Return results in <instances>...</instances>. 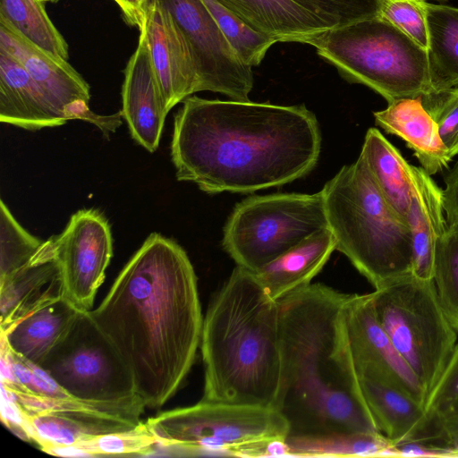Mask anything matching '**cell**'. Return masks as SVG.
<instances>
[{
	"label": "cell",
	"instance_id": "4",
	"mask_svg": "<svg viewBox=\"0 0 458 458\" xmlns=\"http://www.w3.org/2000/svg\"><path fill=\"white\" fill-rule=\"evenodd\" d=\"M201 400L272 408L280 377V315L255 274L236 266L203 319Z\"/></svg>",
	"mask_w": 458,
	"mask_h": 458
},
{
	"label": "cell",
	"instance_id": "28",
	"mask_svg": "<svg viewBox=\"0 0 458 458\" xmlns=\"http://www.w3.org/2000/svg\"><path fill=\"white\" fill-rule=\"evenodd\" d=\"M0 22L52 56L67 61L68 45L41 0H0Z\"/></svg>",
	"mask_w": 458,
	"mask_h": 458
},
{
	"label": "cell",
	"instance_id": "13",
	"mask_svg": "<svg viewBox=\"0 0 458 458\" xmlns=\"http://www.w3.org/2000/svg\"><path fill=\"white\" fill-rule=\"evenodd\" d=\"M50 239L63 296L79 310H91L113 255L107 219L96 209L79 210L71 216L63 233Z\"/></svg>",
	"mask_w": 458,
	"mask_h": 458
},
{
	"label": "cell",
	"instance_id": "35",
	"mask_svg": "<svg viewBox=\"0 0 458 458\" xmlns=\"http://www.w3.org/2000/svg\"><path fill=\"white\" fill-rule=\"evenodd\" d=\"M437 125L444 145L452 157L458 155V87L432 89L420 96Z\"/></svg>",
	"mask_w": 458,
	"mask_h": 458
},
{
	"label": "cell",
	"instance_id": "1",
	"mask_svg": "<svg viewBox=\"0 0 458 458\" xmlns=\"http://www.w3.org/2000/svg\"><path fill=\"white\" fill-rule=\"evenodd\" d=\"M89 313L130 369L146 407L163 406L194 362L204 319L184 250L151 233Z\"/></svg>",
	"mask_w": 458,
	"mask_h": 458
},
{
	"label": "cell",
	"instance_id": "15",
	"mask_svg": "<svg viewBox=\"0 0 458 458\" xmlns=\"http://www.w3.org/2000/svg\"><path fill=\"white\" fill-rule=\"evenodd\" d=\"M344 311L357 376L386 383L425 405L424 387L380 325L371 293L347 294Z\"/></svg>",
	"mask_w": 458,
	"mask_h": 458
},
{
	"label": "cell",
	"instance_id": "17",
	"mask_svg": "<svg viewBox=\"0 0 458 458\" xmlns=\"http://www.w3.org/2000/svg\"><path fill=\"white\" fill-rule=\"evenodd\" d=\"M138 46L124 69L122 114L132 139L149 152L159 146L167 110L152 65L148 38L140 30Z\"/></svg>",
	"mask_w": 458,
	"mask_h": 458
},
{
	"label": "cell",
	"instance_id": "2",
	"mask_svg": "<svg viewBox=\"0 0 458 458\" xmlns=\"http://www.w3.org/2000/svg\"><path fill=\"white\" fill-rule=\"evenodd\" d=\"M174 116L171 157L179 181L208 194L281 186L317 165L321 134L305 106L190 96Z\"/></svg>",
	"mask_w": 458,
	"mask_h": 458
},
{
	"label": "cell",
	"instance_id": "8",
	"mask_svg": "<svg viewBox=\"0 0 458 458\" xmlns=\"http://www.w3.org/2000/svg\"><path fill=\"white\" fill-rule=\"evenodd\" d=\"M371 294L380 325L428 396L458 344L434 280L409 274Z\"/></svg>",
	"mask_w": 458,
	"mask_h": 458
},
{
	"label": "cell",
	"instance_id": "25",
	"mask_svg": "<svg viewBox=\"0 0 458 458\" xmlns=\"http://www.w3.org/2000/svg\"><path fill=\"white\" fill-rule=\"evenodd\" d=\"M79 311L63 295L58 296L1 333V339L14 353L38 365L64 335Z\"/></svg>",
	"mask_w": 458,
	"mask_h": 458
},
{
	"label": "cell",
	"instance_id": "34",
	"mask_svg": "<svg viewBox=\"0 0 458 458\" xmlns=\"http://www.w3.org/2000/svg\"><path fill=\"white\" fill-rule=\"evenodd\" d=\"M329 29L379 15L380 0H292Z\"/></svg>",
	"mask_w": 458,
	"mask_h": 458
},
{
	"label": "cell",
	"instance_id": "24",
	"mask_svg": "<svg viewBox=\"0 0 458 458\" xmlns=\"http://www.w3.org/2000/svg\"><path fill=\"white\" fill-rule=\"evenodd\" d=\"M251 29L277 42L305 44L329 30L323 21L292 0H216Z\"/></svg>",
	"mask_w": 458,
	"mask_h": 458
},
{
	"label": "cell",
	"instance_id": "3",
	"mask_svg": "<svg viewBox=\"0 0 458 458\" xmlns=\"http://www.w3.org/2000/svg\"><path fill=\"white\" fill-rule=\"evenodd\" d=\"M346 297L310 284L278 300L280 377L272 408L288 424L286 439L381 434L354 368Z\"/></svg>",
	"mask_w": 458,
	"mask_h": 458
},
{
	"label": "cell",
	"instance_id": "37",
	"mask_svg": "<svg viewBox=\"0 0 458 458\" xmlns=\"http://www.w3.org/2000/svg\"><path fill=\"white\" fill-rule=\"evenodd\" d=\"M428 412L437 428L439 445L458 450V399L441 403Z\"/></svg>",
	"mask_w": 458,
	"mask_h": 458
},
{
	"label": "cell",
	"instance_id": "14",
	"mask_svg": "<svg viewBox=\"0 0 458 458\" xmlns=\"http://www.w3.org/2000/svg\"><path fill=\"white\" fill-rule=\"evenodd\" d=\"M0 48L27 71L67 120L89 122L104 133L114 131L121 124L122 111L107 116L90 111V88L67 61L52 56L1 22Z\"/></svg>",
	"mask_w": 458,
	"mask_h": 458
},
{
	"label": "cell",
	"instance_id": "27",
	"mask_svg": "<svg viewBox=\"0 0 458 458\" xmlns=\"http://www.w3.org/2000/svg\"><path fill=\"white\" fill-rule=\"evenodd\" d=\"M433 89L458 87V7L425 3Z\"/></svg>",
	"mask_w": 458,
	"mask_h": 458
},
{
	"label": "cell",
	"instance_id": "11",
	"mask_svg": "<svg viewBox=\"0 0 458 458\" xmlns=\"http://www.w3.org/2000/svg\"><path fill=\"white\" fill-rule=\"evenodd\" d=\"M169 12L192 55L200 91L249 100L254 78L222 33L202 0H155Z\"/></svg>",
	"mask_w": 458,
	"mask_h": 458
},
{
	"label": "cell",
	"instance_id": "32",
	"mask_svg": "<svg viewBox=\"0 0 458 458\" xmlns=\"http://www.w3.org/2000/svg\"><path fill=\"white\" fill-rule=\"evenodd\" d=\"M76 447L86 456H147L157 446L158 439L146 421H140L131 429L98 435L83 440Z\"/></svg>",
	"mask_w": 458,
	"mask_h": 458
},
{
	"label": "cell",
	"instance_id": "7",
	"mask_svg": "<svg viewBox=\"0 0 458 458\" xmlns=\"http://www.w3.org/2000/svg\"><path fill=\"white\" fill-rule=\"evenodd\" d=\"M160 445L186 454L266 456L268 445L285 440L286 420L273 408L201 400L148 418Z\"/></svg>",
	"mask_w": 458,
	"mask_h": 458
},
{
	"label": "cell",
	"instance_id": "33",
	"mask_svg": "<svg viewBox=\"0 0 458 458\" xmlns=\"http://www.w3.org/2000/svg\"><path fill=\"white\" fill-rule=\"evenodd\" d=\"M43 242L27 232L0 202V279L30 262Z\"/></svg>",
	"mask_w": 458,
	"mask_h": 458
},
{
	"label": "cell",
	"instance_id": "18",
	"mask_svg": "<svg viewBox=\"0 0 458 458\" xmlns=\"http://www.w3.org/2000/svg\"><path fill=\"white\" fill-rule=\"evenodd\" d=\"M358 380L377 428L393 445L419 441L440 446L436 423L424 405L386 383L364 376Z\"/></svg>",
	"mask_w": 458,
	"mask_h": 458
},
{
	"label": "cell",
	"instance_id": "26",
	"mask_svg": "<svg viewBox=\"0 0 458 458\" xmlns=\"http://www.w3.org/2000/svg\"><path fill=\"white\" fill-rule=\"evenodd\" d=\"M360 157L386 202L407 221L412 195V165L374 127L366 132Z\"/></svg>",
	"mask_w": 458,
	"mask_h": 458
},
{
	"label": "cell",
	"instance_id": "39",
	"mask_svg": "<svg viewBox=\"0 0 458 458\" xmlns=\"http://www.w3.org/2000/svg\"><path fill=\"white\" fill-rule=\"evenodd\" d=\"M442 189L443 207L447 229L458 231V162L445 175Z\"/></svg>",
	"mask_w": 458,
	"mask_h": 458
},
{
	"label": "cell",
	"instance_id": "43",
	"mask_svg": "<svg viewBox=\"0 0 458 458\" xmlns=\"http://www.w3.org/2000/svg\"><path fill=\"white\" fill-rule=\"evenodd\" d=\"M424 1H427V0H424ZM435 1H438V2H446L448 0H435Z\"/></svg>",
	"mask_w": 458,
	"mask_h": 458
},
{
	"label": "cell",
	"instance_id": "40",
	"mask_svg": "<svg viewBox=\"0 0 458 458\" xmlns=\"http://www.w3.org/2000/svg\"><path fill=\"white\" fill-rule=\"evenodd\" d=\"M395 457H458V450L428 445L419 441H408L393 445Z\"/></svg>",
	"mask_w": 458,
	"mask_h": 458
},
{
	"label": "cell",
	"instance_id": "10",
	"mask_svg": "<svg viewBox=\"0 0 458 458\" xmlns=\"http://www.w3.org/2000/svg\"><path fill=\"white\" fill-rule=\"evenodd\" d=\"M38 366L81 401L107 403L139 396L130 369L89 310L79 311Z\"/></svg>",
	"mask_w": 458,
	"mask_h": 458
},
{
	"label": "cell",
	"instance_id": "21",
	"mask_svg": "<svg viewBox=\"0 0 458 458\" xmlns=\"http://www.w3.org/2000/svg\"><path fill=\"white\" fill-rule=\"evenodd\" d=\"M373 115L377 125L406 142L428 174L443 171L453 159L420 97L395 100Z\"/></svg>",
	"mask_w": 458,
	"mask_h": 458
},
{
	"label": "cell",
	"instance_id": "41",
	"mask_svg": "<svg viewBox=\"0 0 458 458\" xmlns=\"http://www.w3.org/2000/svg\"><path fill=\"white\" fill-rule=\"evenodd\" d=\"M119 6L125 22L141 28L149 0H114Z\"/></svg>",
	"mask_w": 458,
	"mask_h": 458
},
{
	"label": "cell",
	"instance_id": "42",
	"mask_svg": "<svg viewBox=\"0 0 458 458\" xmlns=\"http://www.w3.org/2000/svg\"><path fill=\"white\" fill-rule=\"evenodd\" d=\"M41 1H43L45 3V2H56L58 0H41Z\"/></svg>",
	"mask_w": 458,
	"mask_h": 458
},
{
	"label": "cell",
	"instance_id": "16",
	"mask_svg": "<svg viewBox=\"0 0 458 458\" xmlns=\"http://www.w3.org/2000/svg\"><path fill=\"white\" fill-rule=\"evenodd\" d=\"M152 65L165 108L200 91L196 65L182 32L159 3L149 0L143 24Z\"/></svg>",
	"mask_w": 458,
	"mask_h": 458
},
{
	"label": "cell",
	"instance_id": "9",
	"mask_svg": "<svg viewBox=\"0 0 458 458\" xmlns=\"http://www.w3.org/2000/svg\"><path fill=\"white\" fill-rule=\"evenodd\" d=\"M326 228L321 191L251 196L234 207L224 227L222 244L237 266L256 272Z\"/></svg>",
	"mask_w": 458,
	"mask_h": 458
},
{
	"label": "cell",
	"instance_id": "19",
	"mask_svg": "<svg viewBox=\"0 0 458 458\" xmlns=\"http://www.w3.org/2000/svg\"><path fill=\"white\" fill-rule=\"evenodd\" d=\"M63 295L59 267L51 239L21 268L0 279V329L14 323L48 301Z\"/></svg>",
	"mask_w": 458,
	"mask_h": 458
},
{
	"label": "cell",
	"instance_id": "6",
	"mask_svg": "<svg viewBox=\"0 0 458 458\" xmlns=\"http://www.w3.org/2000/svg\"><path fill=\"white\" fill-rule=\"evenodd\" d=\"M305 44L344 79L369 87L388 104L433 89L427 49L381 15L329 29Z\"/></svg>",
	"mask_w": 458,
	"mask_h": 458
},
{
	"label": "cell",
	"instance_id": "38",
	"mask_svg": "<svg viewBox=\"0 0 458 458\" xmlns=\"http://www.w3.org/2000/svg\"><path fill=\"white\" fill-rule=\"evenodd\" d=\"M458 399V344L439 380L427 396L424 408L430 411L448 400Z\"/></svg>",
	"mask_w": 458,
	"mask_h": 458
},
{
	"label": "cell",
	"instance_id": "20",
	"mask_svg": "<svg viewBox=\"0 0 458 458\" xmlns=\"http://www.w3.org/2000/svg\"><path fill=\"white\" fill-rule=\"evenodd\" d=\"M411 170L412 195L406 217L412 238L411 274L430 280L437 243L447 230L442 189L422 167L412 165Z\"/></svg>",
	"mask_w": 458,
	"mask_h": 458
},
{
	"label": "cell",
	"instance_id": "22",
	"mask_svg": "<svg viewBox=\"0 0 458 458\" xmlns=\"http://www.w3.org/2000/svg\"><path fill=\"white\" fill-rule=\"evenodd\" d=\"M0 121L27 130L65 124L27 71L0 48Z\"/></svg>",
	"mask_w": 458,
	"mask_h": 458
},
{
	"label": "cell",
	"instance_id": "12",
	"mask_svg": "<svg viewBox=\"0 0 458 458\" xmlns=\"http://www.w3.org/2000/svg\"><path fill=\"white\" fill-rule=\"evenodd\" d=\"M145 407L140 396L92 403L67 395L43 398L38 411L20 414L30 441L44 451L49 446L75 445L98 435L131 429L141 421Z\"/></svg>",
	"mask_w": 458,
	"mask_h": 458
},
{
	"label": "cell",
	"instance_id": "29",
	"mask_svg": "<svg viewBox=\"0 0 458 458\" xmlns=\"http://www.w3.org/2000/svg\"><path fill=\"white\" fill-rule=\"evenodd\" d=\"M285 442L288 455L393 456V444L383 434L360 433Z\"/></svg>",
	"mask_w": 458,
	"mask_h": 458
},
{
	"label": "cell",
	"instance_id": "23",
	"mask_svg": "<svg viewBox=\"0 0 458 458\" xmlns=\"http://www.w3.org/2000/svg\"><path fill=\"white\" fill-rule=\"evenodd\" d=\"M335 250V237L331 231L326 228L309 236L253 273L267 293L278 301L296 290L310 285Z\"/></svg>",
	"mask_w": 458,
	"mask_h": 458
},
{
	"label": "cell",
	"instance_id": "5",
	"mask_svg": "<svg viewBox=\"0 0 458 458\" xmlns=\"http://www.w3.org/2000/svg\"><path fill=\"white\" fill-rule=\"evenodd\" d=\"M321 191L336 250L375 290L411 274L409 225L386 202L360 156Z\"/></svg>",
	"mask_w": 458,
	"mask_h": 458
},
{
	"label": "cell",
	"instance_id": "31",
	"mask_svg": "<svg viewBox=\"0 0 458 458\" xmlns=\"http://www.w3.org/2000/svg\"><path fill=\"white\" fill-rule=\"evenodd\" d=\"M433 280L442 308L458 332V231L447 229L438 240Z\"/></svg>",
	"mask_w": 458,
	"mask_h": 458
},
{
	"label": "cell",
	"instance_id": "30",
	"mask_svg": "<svg viewBox=\"0 0 458 458\" xmlns=\"http://www.w3.org/2000/svg\"><path fill=\"white\" fill-rule=\"evenodd\" d=\"M216 20L222 33L241 60L247 65L258 66L267 50L277 41L247 25L237 15L216 0H202Z\"/></svg>",
	"mask_w": 458,
	"mask_h": 458
},
{
	"label": "cell",
	"instance_id": "36",
	"mask_svg": "<svg viewBox=\"0 0 458 458\" xmlns=\"http://www.w3.org/2000/svg\"><path fill=\"white\" fill-rule=\"evenodd\" d=\"M424 0H380L379 15L428 49V32Z\"/></svg>",
	"mask_w": 458,
	"mask_h": 458
}]
</instances>
